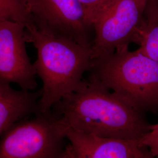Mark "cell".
<instances>
[{
	"instance_id": "cell-1",
	"label": "cell",
	"mask_w": 158,
	"mask_h": 158,
	"mask_svg": "<svg viewBox=\"0 0 158 158\" xmlns=\"http://www.w3.org/2000/svg\"><path fill=\"white\" fill-rule=\"evenodd\" d=\"M52 109L71 128L102 138L139 140L151 125L142 112L91 77Z\"/></svg>"
},
{
	"instance_id": "cell-2",
	"label": "cell",
	"mask_w": 158,
	"mask_h": 158,
	"mask_svg": "<svg viewBox=\"0 0 158 158\" xmlns=\"http://www.w3.org/2000/svg\"><path fill=\"white\" fill-rule=\"evenodd\" d=\"M26 38L36 50L34 67L42 82L38 112L47 113L83 84L84 74L93 62L92 50L73 40L42 31L34 24L26 27Z\"/></svg>"
},
{
	"instance_id": "cell-3",
	"label": "cell",
	"mask_w": 158,
	"mask_h": 158,
	"mask_svg": "<svg viewBox=\"0 0 158 158\" xmlns=\"http://www.w3.org/2000/svg\"><path fill=\"white\" fill-rule=\"evenodd\" d=\"M91 77L141 112L158 110V62L128 47L93 59Z\"/></svg>"
},
{
	"instance_id": "cell-4",
	"label": "cell",
	"mask_w": 158,
	"mask_h": 158,
	"mask_svg": "<svg viewBox=\"0 0 158 158\" xmlns=\"http://www.w3.org/2000/svg\"><path fill=\"white\" fill-rule=\"evenodd\" d=\"M66 124L55 111L36 113L11 125L0 136V158H60Z\"/></svg>"
},
{
	"instance_id": "cell-5",
	"label": "cell",
	"mask_w": 158,
	"mask_h": 158,
	"mask_svg": "<svg viewBox=\"0 0 158 158\" xmlns=\"http://www.w3.org/2000/svg\"><path fill=\"white\" fill-rule=\"evenodd\" d=\"M147 0H116L93 25V59L138 44L147 25Z\"/></svg>"
},
{
	"instance_id": "cell-6",
	"label": "cell",
	"mask_w": 158,
	"mask_h": 158,
	"mask_svg": "<svg viewBox=\"0 0 158 158\" xmlns=\"http://www.w3.org/2000/svg\"><path fill=\"white\" fill-rule=\"evenodd\" d=\"M38 28L91 48L93 27L78 0H27Z\"/></svg>"
},
{
	"instance_id": "cell-7",
	"label": "cell",
	"mask_w": 158,
	"mask_h": 158,
	"mask_svg": "<svg viewBox=\"0 0 158 158\" xmlns=\"http://www.w3.org/2000/svg\"><path fill=\"white\" fill-rule=\"evenodd\" d=\"M26 27L11 21H0V79L35 91L38 84L34 63L26 48Z\"/></svg>"
},
{
	"instance_id": "cell-8",
	"label": "cell",
	"mask_w": 158,
	"mask_h": 158,
	"mask_svg": "<svg viewBox=\"0 0 158 158\" xmlns=\"http://www.w3.org/2000/svg\"><path fill=\"white\" fill-rule=\"evenodd\" d=\"M66 138L76 158H138V140L102 138L74 130L66 125Z\"/></svg>"
},
{
	"instance_id": "cell-9",
	"label": "cell",
	"mask_w": 158,
	"mask_h": 158,
	"mask_svg": "<svg viewBox=\"0 0 158 158\" xmlns=\"http://www.w3.org/2000/svg\"><path fill=\"white\" fill-rule=\"evenodd\" d=\"M41 90H16L0 79V136L11 125L38 111Z\"/></svg>"
},
{
	"instance_id": "cell-10",
	"label": "cell",
	"mask_w": 158,
	"mask_h": 158,
	"mask_svg": "<svg viewBox=\"0 0 158 158\" xmlns=\"http://www.w3.org/2000/svg\"><path fill=\"white\" fill-rule=\"evenodd\" d=\"M21 23L26 27L34 24L27 0H0V21Z\"/></svg>"
},
{
	"instance_id": "cell-11",
	"label": "cell",
	"mask_w": 158,
	"mask_h": 158,
	"mask_svg": "<svg viewBox=\"0 0 158 158\" xmlns=\"http://www.w3.org/2000/svg\"><path fill=\"white\" fill-rule=\"evenodd\" d=\"M137 44L139 45L138 50L141 53L158 62V21L146 25Z\"/></svg>"
},
{
	"instance_id": "cell-12",
	"label": "cell",
	"mask_w": 158,
	"mask_h": 158,
	"mask_svg": "<svg viewBox=\"0 0 158 158\" xmlns=\"http://www.w3.org/2000/svg\"><path fill=\"white\" fill-rule=\"evenodd\" d=\"M85 11L87 23L93 27L96 20L116 0H78Z\"/></svg>"
},
{
	"instance_id": "cell-13",
	"label": "cell",
	"mask_w": 158,
	"mask_h": 158,
	"mask_svg": "<svg viewBox=\"0 0 158 158\" xmlns=\"http://www.w3.org/2000/svg\"><path fill=\"white\" fill-rule=\"evenodd\" d=\"M138 145L147 148L154 158H158V123L150 125L148 132L138 140Z\"/></svg>"
},
{
	"instance_id": "cell-14",
	"label": "cell",
	"mask_w": 158,
	"mask_h": 158,
	"mask_svg": "<svg viewBox=\"0 0 158 158\" xmlns=\"http://www.w3.org/2000/svg\"><path fill=\"white\" fill-rule=\"evenodd\" d=\"M145 18L147 25L158 21V0H147Z\"/></svg>"
},
{
	"instance_id": "cell-15",
	"label": "cell",
	"mask_w": 158,
	"mask_h": 158,
	"mask_svg": "<svg viewBox=\"0 0 158 158\" xmlns=\"http://www.w3.org/2000/svg\"><path fill=\"white\" fill-rule=\"evenodd\" d=\"M60 158H76L73 149L70 144L66 145Z\"/></svg>"
},
{
	"instance_id": "cell-16",
	"label": "cell",
	"mask_w": 158,
	"mask_h": 158,
	"mask_svg": "<svg viewBox=\"0 0 158 158\" xmlns=\"http://www.w3.org/2000/svg\"><path fill=\"white\" fill-rule=\"evenodd\" d=\"M138 158H155L153 156L147 148H141L139 149Z\"/></svg>"
}]
</instances>
